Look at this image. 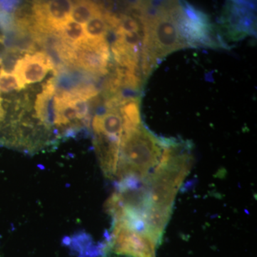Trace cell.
<instances>
[{"label":"cell","instance_id":"6da1fadb","mask_svg":"<svg viewBox=\"0 0 257 257\" xmlns=\"http://www.w3.org/2000/svg\"><path fill=\"white\" fill-rule=\"evenodd\" d=\"M184 143L167 141L160 164L138 186L140 205L152 234L162 239L176 194L192 166V152Z\"/></svg>","mask_w":257,"mask_h":257},{"label":"cell","instance_id":"7a4b0ae2","mask_svg":"<svg viewBox=\"0 0 257 257\" xmlns=\"http://www.w3.org/2000/svg\"><path fill=\"white\" fill-rule=\"evenodd\" d=\"M173 5L174 2H139L132 8L143 25L141 58L145 80L166 56L189 47L174 18Z\"/></svg>","mask_w":257,"mask_h":257},{"label":"cell","instance_id":"3957f363","mask_svg":"<svg viewBox=\"0 0 257 257\" xmlns=\"http://www.w3.org/2000/svg\"><path fill=\"white\" fill-rule=\"evenodd\" d=\"M167 143L142 124L124 131L115 176L118 183H140L151 175L160 164Z\"/></svg>","mask_w":257,"mask_h":257},{"label":"cell","instance_id":"277c9868","mask_svg":"<svg viewBox=\"0 0 257 257\" xmlns=\"http://www.w3.org/2000/svg\"><path fill=\"white\" fill-rule=\"evenodd\" d=\"M172 12L180 35L189 47L226 48L219 30L201 10L187 3L174 2Z\"/></svg>","mask_w":257,"mask_h":257},{"label":"cell","instance_id":"5b68a950","mask_svg":"<svg viewBox=\"0 0 257 257\" xmlns=\"http://www.w3.org/2000/svg\"><path fill=\"white\" fill-rule=\"evenodd\" d=\"M253 3L233 1L226 5L221 18L222 32L231 41L241 40L256 32Z\"/></svg>","mask_w":257,"mask_h":257},{"label":"cell","instance_id":"8992f818","mask_svg":"<svg viewBox=\"0 0 257 257\" xmlns=\"http://www.w3.org/2000/svg\"><path fill=\"white\" fill-rule=\"evenodd\" d=\"M110 52L107 41H87L72 47V62L88 72L104 75L107 73Z\"/></svg>","mask_w":257,"mask_h":257},{"label":"cell","instance_id":"52a82bcc","mask_svg":"<svg viewBox=\"0 0 257 257\" xmlns=\"http://www.w3.org/2000/svg\"><path fill=\"white\" fill-rule=\"evenodd\" d=\"M53 69V63L50 57L42 52H37L35 55H26L18 60L13 73L21 89H23L25 84L41 82L48 71Z\"/></svg>","mask_w":257,"mask_h":257},{"label":"cell","instance_id":"ba28073f","mask_svg":"<svg viewBox=\"0 0 257 257\" xmlns=\"http://www.w3.org/2000/svg\"><path fill=\"white\" fill-rule=\"evenodd\" d=\"M93 130L96 137H101L121 145L124 135V121L116 109H110L103 114H97L93 119Z\"/></svg>","mask_w":257,"mask_h":257},{"label":"cell","instance_id":"9c48e42d","mask_svg":"<svg viewBox=\"0 0 257 257\" xmlns=\"http://www.w3.org/2000/svg\"><path fill=\"white\" fill-rule=\"evenodd\" d=\"M37 117L45 127L57 125V115L55 106V87L53 82H49L41 94L37 96L35 104Z\"/></svg>","mask_w":257,"mask_h":257},{"label":"cell","instance_id":"30bf717a","mask_svg":"<svg viewBox=\"0 0 257 257\" xmlns=\"http://www.w3.org/2000/svg\"><path fill=\"white\" fill-rule=\"evenodd\" d=\"M103 14L102 8L92 2L79 1L73 3L70 20L84 25L91 19Z\"/></svg>","mask_w":257,"mask_h":257},{"label":"cell","instance_id":"8fae6325","mask_svg":"<svg viewBox=\"0 0 257 257\" xmlns=\"http://www.w3.org/2000/svg\"><path fill=\"white\" fill-rule=\"evenodd\" d=\"M84 35L89 41L99 42L106 40L109 27L104 18V13L99 16L91 19L83 25Z\"/></svg>","mask_w":257,"mask_h":257},{"label":"cell","instance_id":"7c38bea8","mask_svg":"<svg viewBox=\"0 0 257 257\" xmlns=\"http://www.w3.org/2000/svg\"><path fill=\"white\" fill-rule=\"evenodd\" d=\"M60 33L63 37L65 43L69 44L71 47L76 46L87 40L84 35L83 25L72 20H69L64 24Z\"/></svg>","mask_w":257,"mask_h":257},{"label":"cell","instance_id":"4fadbf2b","mask_svg":"<svg viewBox=\"0 0 257 257\" xmlns=\"http://www.w3.org/2000/svg\"><path fill=\"white\" fill-rule=\"evenodd\" d=\"M120 114L124 121V130L135 127L142 124L140 116V99L136 98L120 108Z\"/></svg>","mask_w":257,"mask_h":257},{"label":"cell","instance_id":"5bb4252c","mask_svg":"<svg viewBox=\"0 0 257 257\" xmlns=\"http://www.w3.org/2000/svg\"><path fill=\"white\" fill-rule=\"evenodd\" d=\"M119 19V25L115 32H140V25L135 19L127 15H121Z\"/></svg>","mask_w":257,"mask_h":257},{"label":"cell","instance_id":"9a60e30c","mask_svg":"<svg viewBox=\"0 0 257 257\" xmlns=\"http://www.w3.org/2000/svg\"><path fill=\"white\" fill-rule=\"evenodd\" d=\"M64 97L67 98L72 103L79 119H85L87 118L88 112H89V106H88L87 100L82 99V98H70L65 94H60Z\"/></svg>","mask_w":257,"mask_h":257}]
</instances>
